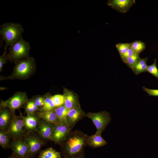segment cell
Wrapping results in <instances>:
<instances>
[{"mask_svg": "<svg viewBox=\"0 0 158 158\" xmlns=\"http://www.w3.org/2000/svg\"><path fill=\"white\" fill-rule=\"evenodd\" d=\"M7 158H19L15 155H14L13 153L9 156Z\"/></svg>", "mask_w": 158, "mask_h": 158, "instance_id": "e575fe53", "label": "cell"}, {"mask_svg": "<svg viewBox=\"0 0 158 158\" xmlns=\"http://www.w3.org/2000/svg\"><path fill=\"white\" fill-rule=\"evenodd\" d=\"M24 31L22 26L19 23H8L1 27L0 35L5 42V50L22 37Z\"/></svg>", "mask_w": 158, "mask_h": 158, "instance_id": "7a4b0ae2", "label": "cell"}, {"mask_svg": "<svg viewBox=\"0 0 158 158\" xmlns=\"http://www.w3.org/2000/svg\"><path fill=\"white\" fill-rule=\"evenodd\" d=\"M25 128L29 131L35 130L39 122V119L34 114H29L23 118Z\"/></svg>", "mask_w": 158, "mask_h": 158, "instance_id": "e0dca14e", "label": "cell"}, {"mask_svg": "<svg viewBox=\"0 0 158 158\" xmlns=\"http://www.w3.org/2000/svg\"><path fill=\"white\" fill-rule=\"evenodd\" d=\"M147 57L144 58L140 57L132 69L135 75H138L146 72L148 66L147 64Z\"/></svg>", "mask_w": 158, "mask_h": 158, "instance_id": "d6986e66", "label": "cell"}, {"mask_svg": "<svg viewBox=\"0 0 158 158\" xmlns=\"http://www.w3.org/2000/svg\"><path fill=\"white\" fill-rule=\"evenodd\" d=\"M54 110L60 124L69 126L67 121L69 110L66 108L63 105L56 107Z\"/></svg>", "mask_w": 158, "mask_h": 158, "instance_id": "ac0fdd59", "label": "cell"}, {"mask_svg": "<svg viewBox=\"0 0 158 158\" xmlns=\"http://www.w3.org/2000/svg\"><path fill=\"white\" fill-rule=\"evenodd\" d=\"M39 158H61L60 153L52 147L42 151L40 154Z\"/></svg>", "mask_w": 158, "mask_h": 158, "instance_id": "ffe728a7", "label": "cell"}, {"mask_svg": "<svg viewBox=\"0 0 158 158\" xmlns=\"http://www.w3.org/2000/svg\"><path fill=\"white\" fill-rule=\"evenodd\" d=\"M5 54L0 57V70L1 71L4 64L6 62L7 59L5 56Z\"/></svg>", "mask_w": 158, "mask_h": 158, "instance_id": "1f68e13d", "label": "cell"}, {"mask_svg": "<svg viewBox=\"0 0 158 158\" xmlns=\"http://www.w3.org/2000/svg\"><path fill=\"white\" fill-rule=\"evenodd\" d=\"M24 128L23 118L14 116L6 131L8 137L13 139L21 138L24 133Z\"/></svg>", "mask_w": 158, "mask_h": 158, "instance_id": "5b68a950", "label": "cell"}, {"mask_svg": "<svg viewBox=\"0 0 158 158\" xmlns=\"http://www.w3.org/2000/svg\"><path fill=\"white\" fill-rule=\"evenodd\" d=\"M37 106L43 107L44 105V98L42 97H38L36 98L35 101Z\"/></svg>", "mask_w": 158, "mask_h": 158, "instance_id": "4dcf8cb0", "label": "cell"}, {"mask_svg": "<svg viewBox=\"0 0 158 158\" xmlns=\"http://www.w3.org/2000/svg\"><path fill=\"white\" fill-rule=\"evenodd\" d=\"M56 107L63 105L64 102V97L63 95H56L51 97Z\"/></svg>", "mask_w": 158, "mask_h": 158, "instance_id": "f1b7e54d", "label": "cell"}, {"mask_svg": "<svg viewBox=\"0 0 158 158\" xmlns=\"http://www.w3.org/2000/svg\"><path fill=\"white\" fill-rule=\"evenodd\" d=\"M34 65V60L31 57H28L20 61L15 67L14 75L19 78L27 76L33 69Z\"/></svg>", "mask_w": 158, "mask_h": 158, "instance_id": "8992f818", "label": "cell"}, {"mask_svg": "<svg viewBox=\"0 0 158 158\" xmlns=\"http://www.w3.org/2000/svg\"><path fill=\"white\" fill-rule=\"evenodd\" d=\"M10 147L13 153L19 158H28V147L21 138L13 139L10 143Z\"/></svg>", "mask_w": 158, "mask_h": 158, "instance_id": "9c48e42d", "label": "cell"}, {"mask_svg": "<svg viewBox=\"0 0 158 158\" xmlns=\"http://www.w3.org/2000/svg\"><path fill=\"white\" fill-rule=\"evenodd\" d=\"M139 54H134L122 60L131 70L140 58Z\"/></svg>", "mask_w": 158, "mask_h": 158, "instance_id": "603a6c76", "label": "cell"}, {"mask_svg": "<svg viewBox=\"0 0 158 158\" xmlns=\"http://www.w3.org/2000/svg\"><path fill=\"white\" fill-rule=\"evenodd\" d=\"M70 158H85L84 152Z\"/></svg>", "mask_w": 158, "mask_h": 158, "instance_id": "836d02e7", "label": "cell"}, {"mask_svg": "<svg viewBox=\"0 0 158 158\" xmlns=\"http://www.w3.org/2000/svg\"><path fill=\"white\" fill-rule=\"evenodd\" d=\"M10 114L8 110L5 109L1 112L0 115V129L5 130L8 128L11 120Z\"/></svg>", "mask_w": 158, "mask_h": 158, "instance_id": "44dd1931", "label": "cell"}, {"mask_svg": "<svg viewBox=\"0 0 158 158\" xmlns=\"http://www.w3.org/2000/svg\"><path fill=\"white\" fill-rule=\"evenodd\" d=\"M73 128L67 125H54L50 140L56 144L61 145L72 131Z\"/></svg>", "mask_w": 158, "mask_h": 158, "instance_id": "52a82bcc", "label": "cell"}, {"mask_svg": "<svg viewBox=\"0 0 158 158\" xmlns=\"http://www.w3.org/2000/svg\"><path fill=\"white\" fill-rule=\"evenodd\" d=\"M130 47L135 54L139 55L145 49L146 44L141 41L135 40L130 43Z\"/></svg>", "mask_w": 158, "mask_h": 158, "instance_id": "7402d4cb", "label": "cell"}, {"mask_svg": "<svg viewBox=\"0 0 158 158\" xmlns=\"http://www.w3.org/2000/svg\"><path fill=\"white\" fill-rule=\"evenodd\" d=\"M63 95L64 97L63 105L67 109L69 110L80 106L76 97L71 92L66 90Z\"/></svg>", "mask_w": 158, "mask_h": 158, "instance_id": "9a60e30c", "label": "cell"}, {"mask_svg": "<svg viewBox=\"0 0 158 158\" xmlns=\"http://www.w3.org/2000/svg\"><path fill=\"white\" fill-rule=\"evenodd\" d=\"M27 100L25 93H18L7 100L2 102L1 105L4 108H8L13 112L25 103Z\"/></svg>", "mask_w": 158, "mask_h": 158, "instance_id": "ba28073f", "label": "cell"}, {"mask_svg": "<svg viewBox=\"0 0 158 158\" xmlns=\"http://www.w3.org/2000/svg\"><path fill=\"white\" fill-rule=\"evenodd\" d=\"M134 54H135L134 53L130 47L126 53L121 58V59L122 60L126 57L130 56Z\"/></svg>", "mask_w": 158, "mask_h": 158, "instance_id": "d6a6232c", "label": "cell"}, {"mask_svg": "<svg viewBox=\"0 0 158 158\" xmlns=\"http://www.w3.org/2000/svg\"><path fill=\"white\" fill-rule=\"evenodd\" d=\"M101 134L96 132L95 134L88 136L87 138V145L94 148L101 147L107 144V142L102 137Z\"/></svg>", "mask_w": 158, "mask_h": 158, "instance_id": "5bb4252c", "label": "cell"}, {"mask_svg": "<svg viewBox=\"0 0 158 158\" xmlns=\"http://www.w3.org/2000/svg\"><path fill=\"white\" fill-rule=\"evenodd\" d=\"M56 107L51 97H47L44 98V105L41 111H47L53 110Z\"/></svg>", "mask_w": 158, "mask_h": 158, "instance_id": "cb8c5ba5", "label": "cell"}, {"mask_svg": "<svg viewBox=\"0 0 158 158\" xmlns=\"http://www.w3.org/2000/svg\"><path fill=\"white\" fill-rule=\"evenodd\" d=\"M30 48V43L22 37L10 46L9 53L6 57L12 61H18L24 58L28 57Z\"/></svg>", "mask_w": 158, "mask_h": 158, "instance_id": "3957f363", "label": "cell"}, {"mask_svg": "<svg viewBox=\"0 0 158 158\" xmlns=\"http://www.w3.org/2000/svg\"><path fill=\"white\" fill-rule=\"evenodd\" d=\"M25 109L28 115L34 114L35 111L38 110L35 101H29L27 103Z\"/></svg>", "mask_w": 158, "mask_h": 158, "instance_id": "4316f807", "label": "cell"}, {"mask_svg": "<svg viewBox=\"0 0 158 158\" xmlns=\"http://www.w3.org/2000/svg\"><path fill=\"white\" fill-rule=\"evenodd\" d=\"M9 141V138L7 136L6 131L0 129V145L3 148H6L8 146Z\"/></svg>", "mask_w": 158, "mask_h": 158, "instance_id": "d4e9b609", "label": "cell"}, {"mask_svg": "<svg viewBox=\"0 0 158 158\" xmlns=\"http://www.w3.org/2000/svg\"><path fill=\"white\" fill-rule=\"evenodd\" d=\"M27 145L29 151L28 158L36 154L42 146L43 142L37 136L34 135H28L23 140Z\"/></svg>", "mask_w": 158, "mask_h": 158, "instance_id": "30bf717a", "label": "cell"}, {"mask_svg": "<svg viewBox=\"0 0 158 158\" xmlns=\"http://www.w3.org/2000/svg\"><path fill=\"white\" fill-rule=\"evenodd\" d=\"M135 3L134 0H112L108 1V5L118 12L125 13Z\"/></svg>", "mask_w": 158, "mask_h": 158, "instance_id": "8fae6325", "label": "cell"}, {"mask_svg": "<svg viewBox=\"0 0 158 158\" xmlns=\"http://www.w3.org/2000/svg\"><path fill=\"white\" fill-rule=\"evenodd\" d=\"M37 115L40 118L48 122L55 125L60 124L55 110L41 111L37 113Z\"/></svg>", "mask_w": 158, "mask_h": 158, "instance_id": "2e32d148", "label": "cell"}, {"mask_svg": "<svg viewBox=\"0 0 158 158\" xmlns=\"http://www.w3.org/2000/svg\"><path fill=\"white\" fill-rule=\"evenodd\" d=\"M88 136L79 130L71 131L61 144L64 158H70L84 152Z\"/></svg>", "mask_w": 158, "mask_h": 158, "instance_id": "6da1fadb", "label": "cell"}, {"mask_svg": "<svg viewBox=\"0 0 158 158\" xmlns=\"http://www.w3.org/2000/svg\"><path fill=\"white\" fill-rule=\"evenodd\" d=\"M86 116L90 118L95 126L96 133H102L106 127L110 123L111 118L110 114L106 111L94 113L89 112Z\"/></svg>", "mask_w": 158, "mask_h": 158, "instance_id": "277c9868", "label": "cell"}, {"mask_svg": "<svg viewBox=\"0 0 158 158\" xmlns=\"http://www.w3.org/2000/svg\"><path fill=\"white\" fill-rule=\"evenodd\" d=\"M121 58L125 55L130 47V43H118L116 45Z\"/></svg>", "mask_w": 158, "mask_h": 158, "instance_id": "484cf974", "label": "cell"}, {"mask_svg": "<svg viewBox=\"0 0 158 158\" xmlns=\"http://www.w3.org/2000/svg\"><path fill=\"white\" fill-rule=\"evenodd\" d=\"M142 89L149 96L158 97V89H150L145 86L143 87Z\"/></svg>", "mask_w": 158, "mask_h": 158, "instance_id": "f546056e", "label": "cell"}, {"mask_svg": "<svg viewBox=\"0 0 158 158\" xmlns=\"http://www.w3.org/2000/svg\"><path fill=\"white\" fill-rule=\"evenodd\" d=\"M86 115L80 106L69 109L67 116L68 125L73 128L77 123L86 116Z\"/></svg>", "mask_w": 158, "mask_h": 158, "instance_id": "7c38bea8", "label": "cell"}, {"mask_svg": "<svg viewBox=\"0 0 158 158\" xmlns=\"http://www.w3.org/2000/svg\"><path fill=\"white\" fill-rule=\"evenodd\" d=\"M54 124L44 120L40 122L37 130L40 136L43 138L50 140Z\"/></svg>", "mask_w": 158, "mask_h": 158, "instance_id": "4fadbf2b", "label": "cell"}, {"mask_svg": "<svg viewBox=\"0 0 158 158\" xmlns=\"http://www.w3.org/2000/svg\"><path fill=\"white\" fill-rule=\"evenodd\" d=\"M156 63L157 60L155 59L153 63L150 65L148 66L146 72L150 73L158 79V70Z\"/></svg>", "mask_w": 158, "mask_h": 158, "instance_id": "83f0119b", "label": "cell"}]
</instances>
